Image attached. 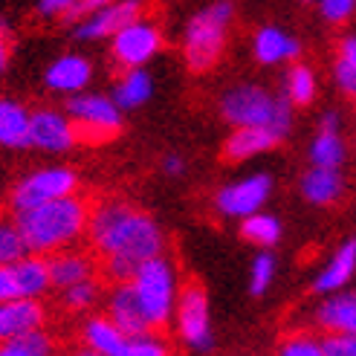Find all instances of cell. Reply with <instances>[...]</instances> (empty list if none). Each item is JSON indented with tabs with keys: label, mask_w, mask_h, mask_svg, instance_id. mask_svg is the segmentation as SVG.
<instances>
[{
	"label": "cell",
	"mask_w": 356,
	"mask_h": 356,
	"mask_svg": "<svg viewBox=\"0 0 356 356\" xmlns=\"http://www.w3.org/2000/svg\"><path fill=\"white\" fill-rule=\"evenodd\" d=\"M87 218H90V206L76 194L15 211V223L21 229L29 252L35 255H52L67 243H73L87 232Z\"/></svg>",
	"instance_id": "2"
},
{
	"label": "cell",
	"mask_w": 356,
	"mask_h": 356,
	"mask_svg": "<svg viewBox=\"0 0 356 356\" xmlns=\"http://www.w3.org/2000/svg\"><path fill=\"white\" fill-rule=\"evenodd\" d=\"M111 0H76L73 6L67 9V21H81V17H87V15H93V12H99L102 6H108Z\"/></svg>",
	"instance_id": "37"
},
{
	"label": "cell",
	"mask_w": 356,
	"mask_h": 356,
	"mask_svg": "<svg viewBox=\"0 0 356 356\" xmlns=\"http://www.w3.org/2000/svg\"><path fill=\"white\" fill-rule=\"evenodd\" d=\"M241 232L246 241H252L258 246H273L281 238V223L270 215H249V218H243Z\"/></svg>",
	"instance_id": "27"
},
{
	"label": "cell",
	"mask_w": 356,
	"mask_h": 356,
	"mask_svg": "<svg viewBox=\"0 0 356 356\" xmlns=\"http://www.w3.org/2000/svg\"><path fill=\"white\" fill-rule=\"evenodd\" d=\"M73 3H76V0H41L38 12L47 15V17H56V15H67V9Z\"/></svg>",
	"instance_id": "40"
},
{
	"label": "cell",
	"mask_w": 356,
	"mask_h": 356,
	"mask_svg": "<svg viewBox=\"0 0 356 356\" xmlns=\"http://www.w3.org/2000/svg\"><path fill=\"white\" fill-rule=\"evenodd\" d=\"M96 296H99L96 278H84L79 284H70V287H64V305L70 310H87L96 301Z\"/></svg>",
	"instance_id": "31"
},
{
	"label": "cell",
	"mask_w": 356,
	"mask_h": 356,
	"mask_svg": "<svg viewBox=\"0 0 356 356\" xmlns=\"http://www.w3.org/2000/svg\"><path fill=\"white\" fill-rule=\"evenodd\" d=\"M21 290H17V281H15V273H12V264H0V301H9V298H17Z\"/></svg>",
	"instance_id": "39"
},
{
	"label": "cell",
	"mask_w": 356,
	"mask_h": 356,
	"mask_svg": "<svg viewBox=\"0 0 356 356\" xmlns=\"http://www.w3.org/2000/svg\"><path fill=\"white\" fill-rule=\"evenodd\" d=\"M336 81H339V87L345 93L356 96V61L339 56V64H336Z\"/></svg>",
	"instance_id": "36"
},
{
	"label": "cell",
	"mask_w": 356,
	"mask_h": 356,
	"mask_svg": "<svg viewBox=\"0 0 356 356\" xmlns=\"http://www.w3.org/2000/svg\"><path fill=\"white\" fill-rule=\"evenodd\" d=\"M177 327L183 342L194 350L211 348V327H209V301L200 284H186L177 296Z\"/></svg>",
	"instance_id": "8"
},
{
	"label": "cell",
	"mask_w": 356,
	"mask_h": 356,
	"mask_svg": "<svg viewBox=\"0 0 356 356\" xmlns=\"http://www.w3.org/2000/svg\"><path fill=\"white\" fill-rule=\"evenodd\" d=\"M301 191L310 203H318V206H330L342 197V177L333 165H316L313 171L305 174L301 180Z\"/></svg>",
	"instance_id": "19"
},
{
	"label": "cell",
	"mask_w": 356,
	"mask_h": 356,
	"mask_svg": "<svg viewBox=\"0 0 356 356\" xmlns=\"http://www.w3.org/2000/svg\"><path fill=\"white\" fill-rule=\"evenodd\" d=\"M165 171H168V174H180V171H183V159H180V156H168V159H165Z\"/></svg>",
	"instance_id": "42"
},
{
	"label": "cell",
	"mask_w": 356,
	"mask_h": 356,
	"mask_svg": "<svg viewBox=\"0 0 356 356\" xmlns=\"http://www.w3.org/2000/svg\"><path fill=\"white\" fill-rule=\"evenodd\" d=\"M163 353H168L165 342L159 339L154 330L131 336V339H128V356H163Z\"/></svg>",
	"instance_id": "32"
},
{
	"label": "cell",
	"mask_w": 356,
	"mask_h": 356,
	"mask_svg": "<svg viewBox=\"0 0 356 356\" xmlns=\"http://www.w3.org/2000/svg\"><path fill=\"white\" fill-rule=\"evenodd\" d=\"M139 307L145 313L148 325L154 333L165 330L171 316L177 310V278H174V266L165 258H148L145 264H139V270L131 278Z\"/></svg>",
	"instance_id": "4"
},
{
	"label": "cell",
	"mask_w": 356,
	"mask_h": 356,
	"mask_svg": "<svg viewBox=\"0 0 356 356\" xmlns=\"http://www.w3.org/2000/svg\"><path fill=\"white\" fill-rule=\"evenodd\" d=\"M281 353L284 356H322L325 348H322V342H316L313 336H293V339L281 345Z\"/></svg>",
	"instance_id": "34"
},
{
	"label": "cell",
	"mask_w": 356,
	"mask_h": 356,
	"mask_svg": "<svg viewBox=\"0 0 356 356\" xmlns=\"http://www.w3.org/2000/svg\"><path fill=\"white\" fill-rule=\"evenodd\" d=\"M9 64V44H6V26L0 24V70H6Z\"/></svg>",
	"instance_id": "41"
},
{
	"label": "cell",
	"mask_w": 356,
	"mask_h": 356,
	"mask_svg": "<svg viewBox=\"0 0 356 356\" xmlns=\"http://www.w3.org/2000/svg\"><path fill=\"white\" fill-rule=\"evenodd\" d=\"M229 17H232V3H226V0L191 17V24L186 29V58L191 70L203 73V70H209L220 58Z\"/></svg>",
	"instance_id": "5"
},
{
	"label": "cell",
	"mask_w": 356,
	"mask_h": 356,
	"mask_svg": "<svg viewBox=\"0 0 356 356\" xmlns=\"http://www.w3.org/2000/svg\"><path fill=\"white\" fill-rule=\"evenodd\" d=\"M322 131H336V113H327V116H325Z\"/></svg>",
	"instance_id": "43"
},
{
	"label": "cell",
	"mask_w": 356,
	"mask_h": 356,
	"mask_svg": "<svg viewBox=\"0 0 356 356\" xmlns=\"http://www.w3.org/2000/svg\"><path fill=\"white\" fill-rule=\"evenodd\" d=\"M67 116L76 124V139L87 145L111 139L122 128L119 104L104 96H76L67 102Z\"/></svg>",
	"instance_id": "6"
},
{
	"label": "cell",
	"mask_w": 356,
	"mask_h": 356,
	"mask_svg": "<svg viewBox=\"0 0 356 356\" xmlns=\"http://www.w3.org/2000/svg\"><path fill=\"white\" fill-rule=\"evenodd\" d=\"M322 348L327 356H356V333H330Z\"/></svg>",
	"instance_id": "35"
},
{
	"label": "cell",
	"mask_w": 356,
	"mask_h": 356,
	"mask_svg": "<svg viewBox=\"0 0 356 356\" xmlns=\"http://www.w3.org/2000/svg\"><path fill=\"white\" fill-rule=\"evenodd\" d=\"M76 191V174L67 168H47V171H35L26 180L17 183L12 191V211H24L32 206L49 203L56 197H67Z\"/></svg>",
	"instance_id": "7"
},
{
	"label": "cell",
	"mask_w": 356,
	"mask_h": 356,
	"mask_svg": "<svg viewBox=\"0 0 356 356\" xmlns=\"http://www.w3.org/2000/svg\"><path fill=\"white\" fill-rule=\"evenodd\" d=\"M49 261V278H52V287H70V284H79L84 278H93V270L96 264L90 261V255L84 252H70V249H58L52 252Z\"/></svg>",
	"instance_id": "16"
},
{
	"label": "cell",
	"mask_w": 356,
	"mask_h": 356,
	"mask_svg": "<svg viewBox=\"0 0 356 356\" xmlns=\"http://www.w3.org/2000/svg\"><path fill=\"white\" fill-rule=\"evenodd\" d=\"M356 273V241H348L339 252L330 258V264L322 270V275L316 278V293H333L345 287Z\"/></svg>",
	"instance_id": "20"
},
{
	"label": "cell",
	"mask_w": 356,
	"mask_h": 356,
	"mask_svg": "<svg viewBox=\"0 0 356 356\" xmlns=\"http://www.w3.org/2000/svg\"><path fill=\"white\" fill-rule=\"evenodd\" d=\"M87 81H90V64L79 56H64L47 70V84L52 90L76 93Z\"/></svg>",
	"instance_id": "21"
},
{
	"label": "cell",
	"mask_w": 356,
	"mask_h": 356,
	"mask_svg": "<svg viewBox=\"0 0 356 356\" xmlns=\"http://www.w3.org/2000/svg\"><path fill=\"white\" fill-rule=\"evenodd\" d=\"M342 156H345V145H342V139L336 131H322L316 136L313 148H310L313 165H333L336 168L342 163Z\"/></svg>",
	"instance_id": "28"
},
{
	"label": "cell",
	"mask_w": 356,
	"mask_h": 356,
	"mask_svg": "<svg viewBox=\"0 0 356 356\" xmlns=\"http://www.w3.org/2000/svg\"><path fill=\"white\" fill-rule=\"evenodd\" d=\"M255 56L264 64H278L284 58L298 56V41L290 38V35H284L281 29L266 26L255 35Z\"/></svg>",
	"instance_id": "24"
},
{
	"label": "cell",
	"mask_w": 356,
	"mask_h": 356,
	"mask_svg": "<svg viewBox=\"0 0 356 356\" xmlns=\"http://www.w3.org/2000/svg\"><path fill=\"white\" fill-rule=\"evenodd\" d=\"M49 348H52V339L38 327L0 342V356H47Z\"/></svg>",
	"instance_id": "26"
},
{
	"label": "cell",
	"mask_w": 356,
	"mask_h": 356,
	"mask_svg": "<svg viewBox=\"0 0 356 356\" xmlns=\"http://www.w3.org/2000/svg\"><path fill=\"white\" fill-rule=\"evenodd\" d=\"M12 273H15V281H17V290H21V296H26V298H38L52 287L49 261L35 255V252L24 255L21 261H15Z\"/></svg>",
	"instance_id": "18"
},
{
	"label": "cell",
	"mask_w": 356,
	"mask_h": 356,
	"mask_svg": "<svg viewBox=\"0 0 356 356\" xmlns=\"http://www.w3.org/2000/svg\"><path fill=\"white\" fill-rule=\"evenodd\" d=\"M316 93V79H313V70L307 67H293L290 76H287V96L293 104H307Z\"/></svg>",
	"instance_id": "30"
},
{
	"label": "cell",
	"mask_w": 356,
	"mask_h": 356,
	"mask_svg": "<svg viewBox=\"0 0 356 356\" xmlns=\"http://www.w3.org/2000/svg\"><path fill=\"white\" fill-rule=\"evenodd\" d=\"M270 188H273V180L266 174L249 177V180H241L218 194V209L229 218H249L270 197Z\"/></svg>",
	"instance_id": "10"
},
{
	"label": "cell",
	"mask_w": 356,
	"mask_h": 356,
	"mask_svg": "<svg viewBox=\"0 0 356 356\" xmlns=\"http://www.w3.org/2000/svg\"><path fill=\"white\" fill-rule=\"evenodd\" d=\"M87 238L102 255V275L113 284L131 281L139 264L159 255V249H163L159 226L145 211L119 200L99 203L96 209H90Z\"/></svg>",
	"instance_id": "1"
},
{
	"label": "cell",
	"mask_w": 356,
	"mask_h": 356,
	"mask_svg": "<svg viewBox=\"0 0 356 356\" xmlns=\"http://www.w3.org/2000/svg\"><path fill=\"white\" fill-rule=\"evenodd\" d=\"M44 318L47 316H44V307L38 305V298L17 296L9 301H0V342L44 327Z\"/></svg>",
	"instance_id": "13"
},
{
	"label": "cell",
	"mask_w": 356,
	"mask_h": 356,
	"mask_svg": "<svg viewBox=\"0 0 356 356\" xmlns=\"http://www.w3.org/2000/svg\"><path fill=\"white\" fill-rule=\"evenodd\" d=\"M142 12L139 0H111L108 6H102L99 12H93L87 17V24L79 26V38L81 41H96L104 35H116L122 26L134 24Z\"/></svg>",
	"instance_id": "12"
},
{
	"label": "cell",
	"mask_w": 356,
	"mask_h": 356,
	"mask_svg": "<svg viewBox=\"0 0 356 356\" xmlns=\"http://www.w3.org/2000/svg\"><path fill=\"white\" fill-rule=\"evenodd\" d=\"M220 108L235 128H241V124H261V128H270L278 139H284V134L290 131V119H293L290 96L273 99L261 87H235V90L226 93Z\"/></svg>",
	"instance_id": "3"
},
{
	"label": "cell",
	"mask_w": 356,
	"mask_h": 356,
	"mask_svg": "<svg viewBox=\"0 0 356 356\" xmlns=\"http://www.w3.org/2000/svg\"><path fill=\"white\" fill-rule=\"evenodd\" d=\"M318 325L330 333H356V293H345L330 298L318 310Z\"/></svg>",
	"instance_id": "23"
},
{
	"label": "cell",
	"mask_w": 356,
	"mask_h": 356,
	"mask_svg": "<svg viewBox=\"0 0 356 356\" xmlns=\"http://www.w3.org/2000/svg\"><path fill=\"white\" fill-rule=\"evenodd\" d=\"M29 255V246L15 220H0V264H15Z\"/></svg>",
	"instance_id": "29"
},
{
	"label": "cell",
	"mask_w": 356,
	"mask_h": 356,
	"mask_svg": "<svg viewBox=\"0 0 356 356\" xmlns=\"http://www.w3.org/2000/svg\"><path fill=\"white\" fill-rule=\"evenodd\" d=\"M128 339L113 318H90L84 327V342L93 353H104V356H128Z\"/></svg>",
	"instance_id": "15"
},
{
	"label": "cell",
	"mask_w": 356,
	"mask_h": 356,
	"mask_svg": "<svg viewBox=\"0 0 356 356\" xmlns=\"http://www.w3.org/2000/svg\"><path fill=\"white\" fill-rule=\"evenodd\" d=\"M273 273H275V261H273V255L261 252V255L255 258V264H252V296H261L266 287H270Z\"/></svg>",
	"instance_id": "33"
},
{
	"label": "cell",
	"mask_w": 356,
	"mask_h": 356,
	"mask_svg": "<svg viewBox=\"0 0 356 356\" xmlns=\"http://www.w3.org/2000/svg\"><path fill=\"white\" fill-rule=\"evenodd\" d=\"M29 119L32 113H26L21 104L0 99V145H29Z\"/></svg>",
	"instance_id": "22"
},
{
	"label": "cell",
	"mask_w": 356,
	"mask_h": 356,
	"mask_svg": "<svg viewBox=\"0 0 356 356\" xmlns=\"http://www.w3.org/2000/svg\"><path fill=\"white\" fill-rule=\"evenodd\" d=\"M76 124L56 111H38L29 119V145L44 151H67L76 145Z\"/></svg>",
	"instance_id": "11"
},
{
	"label": "cell",
	"mask_w": 356,
	"mask_h": 356,
	"mask_svg": "<svg viewBox=\"0 0 356 356\" xmlns=\"http://www.w3.org/2000/svg\"><path fill=\"white\" fill-rule=\"evenodd\" d=\"M148 96H151V79L142 67H131V73L113 90V102L119 108H139V104L148 102Z\"/></svg>",
	"instance_id": "25"
},
{
	"label": "cell",
	"mask_w": 356,
	"mask_h": 356,
	"mask_svg": "<svg viewBox=\"0 0 356 356\" xmlns=\"http://www.w3.org/2000/svg\"><path fill=\"white\" fill-rule=\"evenodd\" d=\"M356 0H322V12L327 21H345V17L353 12Z\"/></svg>",
	"instance_id": "38"
},
{
	"label": "cell",
	"mask_w": 356,
	"mask_h": 356,
	"mask_svg": "<svg viewBox=\"0 0 356 356\" xmlns=\"http://www.w3.org/2000/svg\"><path fill=\"white\" fill-rule=\"evenodd\" d=\"M275 142H281L270 128H261V124H241V128L229 136L223 156L226 159H246V156H255L261 151H270Z\"/></svg>",
	"instance_id": "17"
},
{
	"label": "cell",
	"mask_w": 356,
	"mask_h": 356,
	"mask_svg": "<svg viewBox=\"0 0 356 356\" xmlns=\"http://www.w3.org/2000/svg\"><path fill=\"white\" fill-rule=\"evenodd\" d=\"M159 47H163L159 29L151 21H139V17L113 35V56L124 67H142L156 56Z\"/></svg>",
	"instance_id": "9"
},
{
	"label": "cell",
	"mask_w": 356,
	"mask_h": 356,
	"mask_svg": "<svg viewBox=\"0 0 356 356\" xmlns=\"http://www.w3.org/2000/svg\"><path fill=\"white\" fill-rule=\"evenodd\" d=\"M111 318L128 336H139V333L151 330L145 313H142V307H139V298H136V290H134L131 281L116 284V290L111 296Z\"/></svg>",
	"instance_id": "14"
}]
</instances>
